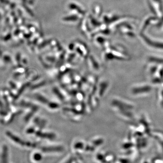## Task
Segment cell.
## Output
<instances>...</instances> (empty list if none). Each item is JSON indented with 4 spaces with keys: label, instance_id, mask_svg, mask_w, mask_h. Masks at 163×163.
<instances>
[{
    "label": "cell",
    "instance_id": "6da1fadb",
    "mask_svg": "<svg viewBox=\"0 0 163 163\" xmlns=\"http://www.w3.org/2000/svg\"><path fill=\"white\" fill-rule=\"evenodd\" d=\"M141 36H142V38H143L144 40L150 46L154 47V48H156L163 49V43L151 40L144 35L141 34Z\"/></svg>",
    "mask_w": 163,
    "mask_h": 163
},
{
    "label": "cell",
    "instance_id": "7a4b0ae2",
    "mask_svg": "<svg viewBox=\"0 0 163 163\" xmlns=\"http://www.w3.org/2000/svg\"><path fill=\"white\" fill-rule=\"evenodd\" d=\"M43 152H60L64 150V148L61 146H50V147H44L41 149Z\"/></svg>",
    "mask_w": 163,
    "mask_h": 163
},
{
    "label": "cell",
    "instance_id": "3957f363",
    "mask_svg": "<svg viewBox=\"0 0 163 163\" xmlns=\"http://www.w3.org/2000/svg\"><path fill=\"white\" fill-rule=\"evenodd\" d=\"M33 158L35 161H40L42 160V156L40 153H35L33 156Z\"/></svg>",
    "mask_w": 163,
    "mask_h": 163
},
{
    "label": "cell",
    "instance_id": "277c9868",
    "mask_svg": "<svg viewBox=\"0 0 163 163\" xmlns=\"http://www.w3.org/2000/svg\"><path fill=\"white\" fill-rule=\"evenodd\" d=\"M83 144L81 142H78V143H76L74 145V148H75V149H82L83 148Z\"/></svg>",
    "mask_w": 163,
    "mask_h": 163
},
{
    "label": "cell",
    "instance_id": "5b68a950",
    "mask_svg": "<svg viewBox=\"0 0 163 163\" xmlns=\"http://www.w3.org/2000/svg\"><path fill=\"white\" fill-rule=\"evenodd\" d=\"M97 159H98V160L101 161V162H102V163H104L106 162V160H105V159H104V156H103L102 155L100 154L97 155Z\"/></svg>",
    "mask_w": 163,
    "mask_h": 163
},
{
    "label": "cell",
    "instance_id": "8992f818",
    "mask_svg": "<svg viewBox=\"0 0 163 163\" xmlns=\"http://www.w3.org/2000/svg\"><path fill=\"white\" fill-rule=\"evenodd\" d=\"M75 160V158L74 157H71L69 158L68 160H67L65 163H73Z\"/></svg>",
    "mask_w": 163,
    "mask_h": 163
},
{
    "label": "cell",
    "instance_id": "52a82bcc",
    "mask_svg": "<svg viewBox=\"0 0 163 163\" xmlns=\"http://www.w3.org/2000/svg\"><path fill=\"white\" fill-rule=\"evenodd\" d=\"M85 150L87 151H93V150H95L94 149V147H92V146H87V147H86L85 148Z\"/></svg>",
    "mask_w": 163,
    "mask_h": 163
},
{
    "label": "cell",
    "instance_id": "ba28073f",
    "mask_svg": "<svg viewBox=\"0 0 163 163\" xmlns=\"http://www.w3.org/2000/svg\"><path fill=\"white\" fill-rule=\"evenodd\" d=\"M102 143V140H97V141H94L93 142V144L95 145H99L101 144Z\"/></svg>",
    "mask_w": 163,
    "mask_h": 163
}]
</instances>
